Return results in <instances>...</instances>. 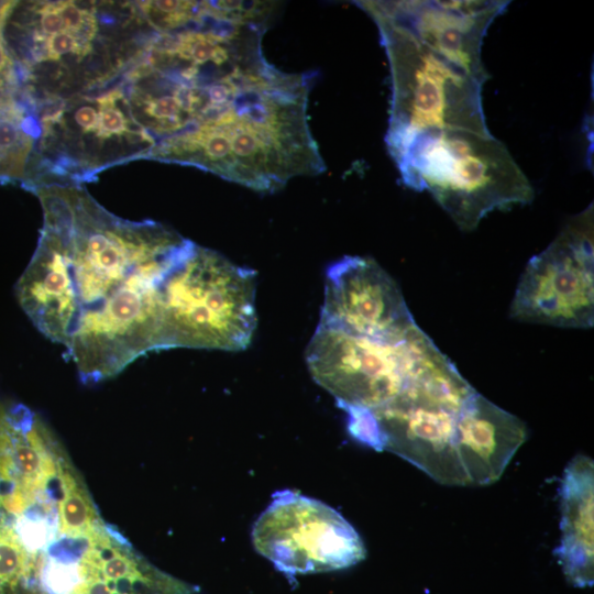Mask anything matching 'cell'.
<instances>
[{
    "label": "cell",
    "instance_id": "6da1fadb",
    "mask_svg": "<svg viewBox=\"0 0 594 594\" xmlns=\"http://www.w3.org/2000/svg\"><path fill=\"white\" fill-rule=\"evenodd\" d=\"M37 194L44 226L16 299L64 346L81 382L114 377L156 351L158 285L191 241L156 222L119 219L75 187Z\"/></svg>",
    "mask_w": 594,
    "mask_h": 594
},
{
    "label": "cell",
    "instance_id": "7a4b0ae2",
    "mask_svg": "<svg viewBox=\"0 0 594 594\" xmlns=\"http://www.w3.org/2000/svg\"><path fill=\"white\" fill-rule=\"evenodd\" d=\"M404 184L428 190L454 223L471 231L494 210L530 204L534 188L493 135L431 130L388 148Z\"/></svg>",
    "mask_w": 594,
    "mask_h": 594
},
{
    "label": "cell",
    "instance_id": "3957f363",
    "mask_svg": "<svg viewBox=\"0 0 594 594\" xmlns=\"http://www.w3.org/2000/svg\"><path fill=\"white\" fill-rule=\"evenodd\" d=\"M253 270L191 242L158 285L157 350H244L256 327Z\"/></svg>",
    "mask_w": 594,
    "mask_h": 594
},
{
    "label": "cell",
    "instance_id": "277c9868",
    "mask_svg": "<svg viewBox=\"0 0 594 594\" xmlns=\"http://www.w3.org/2000/svg\"><path fill=\"white\" fill-rule=\"evenodd\" d=\"M474 392L444 355L386 405L345 409L348 430L358 441L397 454L440 484L466 485L454 437L459 414Z\"/></svg>",
    "mask_w": 594,
    "mask_h": 594
},
{
    "label": "cell",
    "instance_id": "5b68a950",
    "mask_svg": "<svg viewBox=\"0 0 594 594\" xmlns=\"http://www.w3.org/2000/svg\"><path fill=\"white\" fill-rule=\"evenodd\" d=\"M372 19L391 72L387 148L431 130L492 135L482 105L483 84L396 25Z\"/></svg>",
    "mask_w": 594,
    "mask_h": 594
},
{
    "label": "cell",
    "instance_id": "8992f818",
    "mask_svg": "<svg viewBox=\"0 0 594 594\" xmlns=\"http://www.w3.org/2000/svg\"><path fill=\"white\" fill-rule=\"evenodd\" d=\"M443 355L420 328L403 340L384 341L318 324L306 362L340 408L372 410L397 397Z\"/></svg>",
    "mask_w": 594,
    "mask_h": 594
},
{
    "label": "cell",
    "instance_id": "52a82bcc",
    "mask_svg": "<svg viewBox=\"0 0 594 594\" xmlns=\"http://www.w3.org/2000/svg\"><path fill=\"white\" fill-rule=\"evenodd\" d=\"M593 207L574 216L527 263L510 304L513 319L560 328L594 323Z\"/></svg>",
    "mask_w": 594,
    "mask_h": 594
},
{
    "label": "cell",
    "instance_id": "ba28073f",
    "mask_svg": "<svg viewBox=\"0 0 594 594\" xmlns=\"http://www.w3.org/2000/svg\"><path fill=\"white\" fill-rule=\"evenodd\" d=\"M255 550L287 575L350 568L366 556L353 526L334 508L294 491H280L252 528Z\"/></svg>",
    "mask_w": 594,
    "mask_h": 594
},
{
    "label": "cell",
    "instance_id": "9c48e42d",
    "mask_svg": "<svg viewBox=\"0 0 594 594\" xmlns=\"http://www.w3.org/2000/svg\"><path fill=\"white\" fill-rule=\"evenodd\" d=\"M320 326L399 341L419 327L396 282L373 258L344 256L327 271Z\"/></svg>",
    "mask_w": 594,
    "mask_h": 594
},
{
    "label": "cell",
    "instance_id": "30bf717a",
    "mask_svg": "<svg viewBox=\"0 0 594 594\" xmlns=\"http://www.w3.org/2000/svg\"><path fill=\"white\" fill-rule=\"evenodd\" d=\"M371 18L405 31L447 62L484 85L490 77L482 61L484 36L509 1H359Z\"/></svg>",
    "mask_w": 594,
    "mask_h": 594
},
{
    "label": "cell",
    "instance_id": "8fae6325",
    "mask_svg": "<svg viewBox=\"0 0 594 594\" xmlns=\"http://www.w3.org/2000/svg\"><path fill=\"white\" fill-rule=\"evenodd\" d=\"M527 439L526 425L476 391L462 407L454 449L466 485H490L499 480Z\"/></svg>",
    "mask_w": 594,
    "mask_h": 594
},
{
    "label": "cell",
    "instance_id": "7c38bea8",
    "mask_svg": "<svg viewBox=\"0 0 594 594\" xmlns=\"http://www.w3.org/2000/svg\"><path fill=\"white\" fill-rule=\"evenodd\" d=\"M594 465L576 455L564 470L561 497V542L554 550L565 579L575 587L593 585Z\"/></svg>",
    "mask_w": 594,
    "mask_h": 594
},
{
    "label": "cell",
    "instance_id": "4fadbf2b",
    "mask_svg": "<svg viewBox=\"0 0 594 594\" xmlns=\"http://www.w3.org/2000/svg\"><path fill=\"white\" fill-rule=\"evenodd\" d=\"M12 92H0V180L24 177L33 145V120Z\"/></svg>",
    "mask_w": 594,
    "mask_h": 594
}]
</instances>
